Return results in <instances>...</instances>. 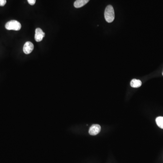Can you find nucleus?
Returning <instances> with one entry per match:
<instances>
[{
	"instance_id": "nucleus-1",
	"label": "nucleus",
	"mask_w": 163,
	"mask_h": 163,
	"mask_svg": "<svg viewBox=\"0 0 163 163\" xmlns=\"http://www.w3.org/2000/svg\"><path fill=\"white\" fill-rule=\"evenodd\" d=\"M104 16L107 22L111 23L115 19L114 10L111 5H107L105 9Z\"/></svg>"
},
{
	"instance_id": "nucleus-2",
	"label": "nucleus",
	"mask_w": 163,
	"mask_h": 163,
	"mask_svg": "<svg viewBox=\"0 0 163 163\" xmlns=\"http://www.w3.org/2000/svg\"><path fill=\"white\" fill-rule=\"evenodd\" d=\"M5 28L7 30L18 31L21 29V25L19 21L16 20H12L8 21L6 23Z\"/></svg>"
},
{
	"instance_id": "nucleus-3",
	"label": "nucleus",
	"mask_w": 163,
	"mask_h": 163,
	"mask_svg": "<svg viewBox=\"0 0 163 163\" xmlns=\"http://www.w3.org/2000/svg\"><path fill=\"white\" fill-rule=\"evenodd\" d=\"M101 130V127L100 125L98 124H94L89 128V134L92 136H95L100 132Z\"/></svg>"
},
{
	"instance_id": "nucleus-4",
	"label": "nucleus",
	"mask_w": 163,
	"mask_h": 163,
	"mask_svg": "<svg viewBox=\"0 0 163 163\" xmlns=\"http://www.w3.org/2000/svg\"><path fill=\"white\" fill-rule=\"evenodd\" d=\"M45 33L43 32L42 29L38 28L35 30V39L36 42H40L42 40L43 37H45Z\"/></svg>"
},
{
	"instance_id": "nucleus-5",
	"label": "nucleus",
	"mask_w": 163,
	"mask_h": 163,
	"mask_svg": "<svg viewBox=\"0 0 163 163\" xmlns=\"http://www.w3.org/2000/svg\"><path fill=\"white\" fill-rule=\"evenodd\" d=\"M34 45L31 42H26L23 46L24 53L25 54H30L34 50Z\"/></svg>"
},
{
	"instance_id": "nucleus-6",
	"label": "nucleus",
	"mask_w": 163,
	"mask_h": 163,
	"mask_svg": "<svg viewBox=\"0 0 163 163\" xmlns=\"http://www.w3.org/2000/svg\"><path fill=\"white\" fill-rule=\"evenodd\" d=\"M89 0H76L74 2V6L75 8L82 7L88 3Z\"/></svg>"
},
{
	"instance_id": "nucleus-7",
	"label": "nucleus",
	"mask_w": 163,
	"mask_h": 163,
	"mask_svg": "<svg viewBox=\"0 0 163 163\" xmlns=\"http://www.w3.org/2000/svg\"><path fill=\"white\" fill-rule=\"evenodd\" d=\"M130 86L134 88H138L142 85V82L141 80L137 79H133L130 82Z\"/></svg>"
},
{
	"instance_id": "nucleus-8",
	"label": "nucleus",
	"mask_w": 163,
	"mask_h": 163,
	"mask_svg": "<svg viewBox=\"0 0 163 163\" xmlns=\"http://www.w3.org/2000/svg\"><path fill=\"white\" fill-rule=\"evenodd\" d=\"M156 122L160 128L163 129V117H159L156 119Z\"/></svg>"
},
{
	"instance_id": "nucleus-9",
	"label": "nucleus",
	"mask_w": 163,
	"mask_h": 163,
	"mask_svg": "<svg viewBox=\"0 0 163 163\" xmlns=\"http://www.w3.org/2000/svg\"><path fill=\"white\" fill-rule=\"evenodd\" d=\"M7 3V0H0V6L3 7Z\"/></svg>"
},
{
	"instance_id": "nucleus-10",
	"label": "nucleus",
	"mask_w": 163,
	"mask_h": 163,
	"mask_svg": "<svg viewBox=\"0 0 163 163\" xmlns=\"http://www.w3.org/2000/svg\"><path fill=\"white\" fill-rule=\"evenodd\" d=\"M27 1L31 5H34L36 2V0H27Z\"/></svg>"
},
{
	"instance_id": "nucleus-11",
	"label": "nucleus",
	"mask_w": 163,
	"mask_h": 163,
	"mask_svg": "<svg viewBox=\"0 0 163 163\" xmlns=\"http://www.w3.org/2000/svg\"></svg>"
}]
</instances>
